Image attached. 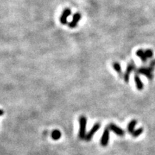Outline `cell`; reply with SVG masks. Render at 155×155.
<instances>
[{
    "label": "cell",
    "instance_id": "cell-9",
    "mask_svg": "<svg viewBox=\"0 0 155 155\" xmlns=\"http://www.w3.org/2000/svg\"><path fill=\"white\" fill-rule=\"evenodd\" d=\"M51 137L54 140H58V139L61 137V133H60V131L54 130L52 132Z\"/></svg>",
    "mask_w": 155,
    "mask_h": 155
},
{
    "label": "cell",
    "instance_id": "cell-7",
    "mask_svg": "<svg viewBox=\"0 0 155 155\" xmlns=\"http://www.w3.org/2000/svg\"><path fill=\"white\" fill-rule=\"evenodd\" d=\"M134 68V65L133 64H131L129 65L128 68L126 69V74L124 75V78H125V80L126 82H128L129 80V74H130L131 72L133 70V68Z\"/></svg>",
    "mask_w": 155,
    "mask_h": 155
},
{
    "label": "cell",
    "instance_id": "cell-10",
    "mask_svg": "<svg viewBox=\"0 0 155 155\" xmlns=\"http://www.w3.org/2000/svg\"><path fill=\"white\" fill-rule=\"evenodd\" d=\"M142 132H143V129L139 128V129H138L137 130L134 131L133 133L132 134V135L134 137H139V135H141V134H142Z\"/></svg>",
    "mask_w": 155,
    "mask_h": 155
},
{
    "label": "cell",
    "instance_id": "cell-3",
    "mask_svg": "<svg viewBox=\"0 0 155 155\" xmlns=\"http://www.w3.org/2000/svg\"><path fill=\"white\" fill-rule=\"evenodd\" d=\"M100 127H101V124H94V126L92 127V129H91L90 132H88L87 134L86 135V137H85V140L87 141V142H88V141H90L91 139H92L93 137H94V135L95 134H96V132H97L98 130H99Z\"/></svg>",
    "mask_w": 155,
    "mask_h": 155
},
{
    "label": "cell",
    "instance_id": "cell-6",
    "mask_svg": "<svg viewBox=\"0 0 155 155\" xmlns=\"http://www.w3.org/2000/svg\"><path fill=\"white\" fill-rule=\"evenodd\" d=\"M136 124H137V121L132 120L128 125V132L129 134H132L134 132V127H135Z\"/></svg>",
    "mask_w": 155,
    "mask_h": 155
},
{
    "label": "cell",
    "instance_id": "cell-5",
    "mask_svg": "<svg viewBox=\"0 0 155 155\" xmlns=\"http://www.w3.org/2000/svg\"><path fill=\"white\" fill-rule=\"evenodd\" d=\"M139 73L145 75L149 79L152 78V75H151V70H149V69L141 68L140 70H139Z\"/></svg>",
    "mask_w": 155,
    "mask_h": 155
},
{
    "label": "cell",
    "instance_id": "cell-13",
    "mask_svg": "<svg viewBox=\"0 0 155 155\" xmlns=\"http://www.w3.org/2000/svg\"><path fill=\"white\" fill-rule=\"evenodd\" d=\"M3 114H4V111H3L1 109H0V116H2Z\"/></svg>",
    "mask_w": 155,
    "mask_h": 155
},
{
    "label": "cell",
    "instance_id": "cell-11",
    "mask_svg": "<svg viewBox=\"0 0 155 155\" xmlns=\"http://www.w3.org/2000/svg\"><path fill=\"white\" fill-rule=\"evenodd\" d=\"M113 67H114L115 70H116L117 72H118V73H120L121 70V66L119 64H118V63H115L114 65H113Z\"/></svg>",
    "mask_w": 155,
    "mask_h": 155
},
{
    "label": "cell",
    "instance_id": "cell-2",
    "mask_svg": "<svg viewBox=\"0 0 155 155\" xmlns=\"http://www.w3.org/2000/svg\"><path fill=\"white\" fill-rule=\"evenodd\" d=\"M110 130L108 127L105 129L104 132H103L102 137L101 139V144L103 146H106L108 144V141H109V136H110Z\"/></svg>",
    "mask_w": 155,
    "mask_h": 155
},
{
    "label": "cell",
    "instance_id": "cell-8",
    "mask_svg": "<svg viewBox=\"0 0 155 155\" xmlns=\"http://www.w3.org/2000/svg\"><path fill=\"white\" fill-rule=\"evenodd\" d=\"M134 80H135V83H136V85H137V88L139 90H142L143 88H144V85H143L142 82L141 81L140 78L136 75L135 78H134Z\"/></svg>",
    "mask_w": 155,
    "mask_h": 155
},
{
    "label": "cell",
    "instance_id": "cell-4",
    "mask_svg": "<svg viewBox=\"0 0 155 155\" xmlns=\"http://www.w3.org/2000/svg\"><path fill=\"white\" fill-rule=\"evenodd\" d=\"M107 127L109 129V130L113 132L118 136H121V137H122V136L124 135V131L122 129H121V128H119V127L117 126L116 125L113 124H111L108 125Z\"/></svg>",
    "mask_w": 155,
    "mask_h": 155
},
{
    "label": "cell",
    "instance_id": "cell-1",
    "mask_svg": "<svg viewBox=\"0 0 155 155\" xmlns=\"http://www.w3.org/2000/svg\"><path fill=\"white\" fill-rule=\"evenodd\" d=\"M80 123V129H79V138L80 139H85L86 124H87V118L85 116H81L79 118Z\"/></svg>",
    "mask_w": 155,
    "mask_h": 155
},
{
    "label": "cell",
    "instance_id": "cell-12",
    "mask_svg": "<svg viewBox=\"0 0 155 155\" xmlns=\"http://www.w3.org/2000/svg\"><path fill=\"white\" fill-rule=\"evenodd\" d=\"M145 55L146 56V58H150V57L152 56L153 53H152V51L151 50H146V52H145Z\"/></svg>",
    "mask_w": 155,
    "mask_h": 155
}]
</instances>
